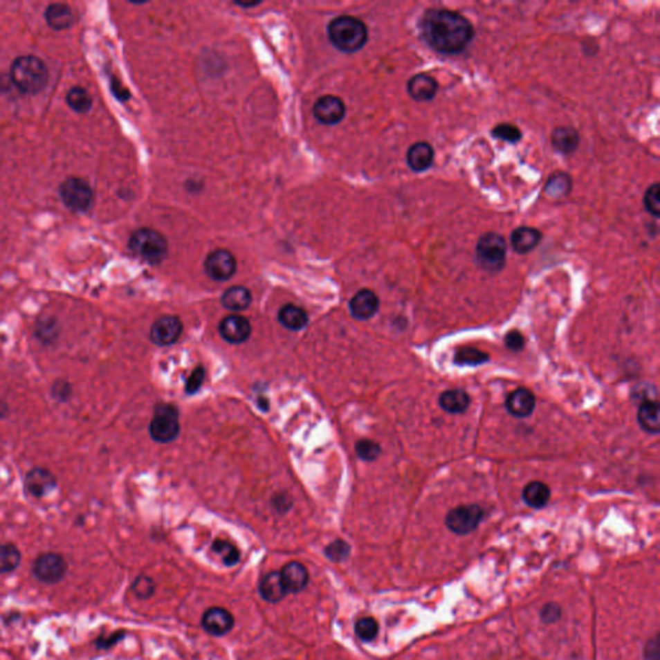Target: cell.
I'll list each match as a JSON object with an SVG mask.
<instances>
[{
	"label": "cell",
	"mask_w": 660,
	"mask_h": 660,
	"mask_svg": "<svg viewBox=\"0 0 660 660\" xmlns=\"http://www.w3.org/2000/svg\"><path fill=\"white\" fill-rule=\"evenodd\" d=\"M378 623L374 618H361L355 624V632L363 641H372L377 637Z\"/></svg>",
	"instance_id": "d590c367"
},
{
	"label": "cell",
	"mask_w": 660,
	"mask_h": 660,
	"mask_svg": "<svg viewBox=\"0 0 660 660\" xmlns=\"http://www.w3.org/2000/svg\"><path fill=\"white\" fill-rule=\"evenodd\" d=\"M421 39L428 47L443 55H459L475 37L471 22L459 12L430 8L418 21Z\"/></svg>",
	"instance_id": "6da1fadb"
},
{
	"label": "cell",
	"mask_w": 660,
	"mask_h": 660,
	"mask_svg": "<svg viewBox=\"0 0 660 660\" xmlns=\"http://www.w3.org/2000/svg\"><path fill=\"white\" fill-rule=\"evenodd\" d=\"M488 360H489V356L485 352H482L480 349H473V347H463V349H458L457 354H455V358H454L455 364H458V365H471V367L484 364Z\"/></svg>",
	"instance_id": "d6a6232c"
},
{
	"label": "cell",
	"mask_w": 660,
	"mask_h": 660,
	"mask_svg": "<svg viewBox=\"0 0 660 660\" xmlns=\"http://www.w3.org/2000/svg\"><path fill=\"white\" fill-rule=\"evenodd\" d=\"M551 142L555 152H560L562 155H571L576 152L580 138H579V133L576 132L574 128L557 127L552 132Z\"/></svg>",
	"instance_id": "7402d4cb"
},
{
	"label": "cell",
	"mask_w": 660,
	"mask_h": 660,
	"mask_svg": "<svg viewBox=\"0 0 660 660\" xmlns=\"http://www.w3.org/2000/svg\"><path fill=\"white\" fill-rule=\"evenodd\" d=\"M279 321L286 329L298 331L307 327L309 318L307 313L301 307L294 304H286L279 311Z\"/></svg>",
	"instance_id": "83f0119b"
},
{
	"label": "cell",
	"mask_w": 660,
	"mask_h": 660,
	"mask_svg": "<svg viewBox=\"0 0 660 660\" xmlns=\"http://www.w3.org/2000/svg\"><path fill=\"white\" fill-rule=\"evenodd\" d=\"M491 136L500 141L508 142V143H517L522 138V132L520 131L519 127L512 125L509 123L498 124L495 128H493Z\"/></svg>",
	"instance_id": "e575fe53"
},
{
	"label": "cell",
	"mask_w": 660,
	"mask_h": 660,
	"mask_svg": "<svg viewBox=\"0 0 660 660\" xmlns=\"http://www.w3.org/2000/svg\"><path fill=\"white\" fill-rule=\"evenodd\" d=\"M540 618H542V622L546 624H553L561 618V607L555 603H549L542 609Z\"/></svg>",
	"instance_id": "b9f144b4"
},
{
	"label": "cell",
	"mask_w": 660,
	"mask_h": 660,
	"mask_svg": "<svg viewBox=\"0 0 660 660\" xmlns=\"http://www.w3.org/2000/svg\"><path fill=\"white\" fill-rule=\"evenodd\" d=\"M132 589L133 594H136L138 598L146 600L152 597L155 592V583L149 576H138L133 583Z\"/></svg>",
	"instance_id": "ab89813d"
},
{
	"label": "cell",
	"mask_w": 660,
	"mask_h": 660,
	"mask_svg": "<svg viewBox=\"0 0 660 660\" xmlns=\"http://www.w3.org/2000/svg\"><path fill=\"white\" fill-rule=\"evenodd\" d=\"M179 431L178 410L169 404L158 406L149 427L152 440L161 443H172L178 437Z\"/></svg>",
	"instance_id": "8992f818"
},
{
	"label": "cell",
	"mask_w": 660,
	"mask_h": 660,
	"mask_svg": "<svg viewBox=\"0 0 660 660\" xmlns=\"http://www.w3.org/2000/svg\"><path fill=\"white\" fill-rule=\"evenodd\" d=\"M124 636H125V633L124 632L113 633V634H111L110 637H104V636H101V637H98V639H97L95 645H97V648H100V649H110V648L113 646L115 643L122 641V640L124 639Z\"/></svg>",
	"instance_id": "bcb514c9"
},
{
	"label": "cell",
	"mask_w": 660,
	"mask_h": 660,
	"mask_svg": "<svg viewBox=\"0 0 660 660\" xmlns=\"http://www.w3.org/2000/svg\"><path fill=\"white\" fill-rule=\"evenodd\" d=\"M434 152L428 142H415L406 154L407 165L416 173L430 169L434 164Z\"/></svg>",
	"instance_id": "ac0fdd59"
},
{
	"label": "cell",
	"mask_w": 660,
	"mask_h": 660,
	"mask_svg": "<svg viewBox=\"0 0 660 660\" xmlns=\"http://www.w3.org/2000/svg\"><path fill=\"white\" fill-rule=\"evenodd\" d=\"M52 394L58 400L65 401L67 397L71 395V387L65 381H58L52 387Z\"/></svg>",
	"instance_id": "f6af8a7d"
},
{
	"label": "cell",
	"mask_w": 660,
	"mask_h": 660,
	"mask_svg": "<svg viewBox=\"0 0 660 660\" xmlns=\"http://www.w3.org/2000/svg\"><path fill=\"white\" fill-rule=\"evenodd\" d=\"M439 403L445 412L450 414H459L468 409L471 398L463 389L457 388V389L445 391L443 394H441Z\"/></svg>",
	"instance_id": "4316f807"
},
{
	"label": "cell",
	"mask_w": 660,
	"mask_h": 660,
	"mask_svg": "<svg viewBox=\"0 0 660 660\" xmlns=\"http://www.w3.org/2000/svg\"><path fill=\"white\" fill-rule=\"evenodd\" d=\"M507 244L503 236L486 232L480 236L476 244V261L488 273H499L506 266Z\"/></svg>",
	"instance_id": "5b68a950"
},
{
	"label": "cell",
	"mask_w": 660,
	"mask_h": 660,
	"mask_svg": "<svg viewBox=\"0 0 660 660\" xmlns=\"http://www.w3.org/2000/svg\"><path fill=\"white\" fill-rule=\"evenodd\" d=\"M221 302L223 307L232 312L244 311L252 302V294L244 286H231L223 293Z\"/></svg>",
	"instance_id": "484cf974"
},
{
	"label": "cell",
	"mask_w": 660,
	"mask_h": 660,
	"mask_svg": "<svg viewBox=\"0 0 660 660\" xmlns=\"http://www.w3.org/2000/svg\"><path fill=\"white\" fill-rule=\"evenodd\" d=\"M67 104L75 113H88L92 109V97L88 91L82 86H74L68 91L66 95Z\"/></svg>",
	"instance_id": "1f68e13d"
},
{
	"label": "cell",
	"mask_w": 660,
	"mask_h": 660,
	"mask_svg": "<svg viewBox=\"0 0 660 660\" xmlns=\"http://www.w3.org/2000/svg\"><path fill=\"white\" fill-rule=\"evenodd\" d=\"M313 116L318 122L325 125H334L346 116V106L340 97L324 95L313 104Z\"/></svg>",
	"instance_id": "7c38bea8"
},
{
	"label": "cell",
	"mask_w": 660,
	"mask_h": 660,
	"mask_svg": "<svg viewBox=\"0 0 660 660\" xmlns=\"http://www.w3.org/2000/svg\"><path fill=\"white\" fill-rule=\"evenodd\" d=\"M645 659L646 660H659L660 659L659 636H655L654 639H651L650 641L646 643V646H645Z\"/></svg>",
	"instance_id": "ee69618b"
},
{
	"label": "cell",
	"mask_w": 660,
	"mask_h": 660,
	"mask_svg": "<svg viewBox=\"0 0 660 660\" xmlns=\"http://www.w3.org/2000/svg\"><path fill=\"white\" fill-rule=\"evenodd\" d=\"M284 587L288 594H298L309 583V571L300 562H289L280 571Z\"/></svg>",
	"instance_id": "44dd1931"
},
{
	"label": "cell",
	"mask_w": 660,
	"mask_h": 660,
	"mask_svg": "<svg viewBox=\"0 0 660 660\" xmlns=\"http://www.w3.org/2000/svg\"><path fill=\"white\" fill-rule=\"evenodd\" d=\"M571 187H573L571 177L564 172H557L552 176H549V178L546 182L544 191L549 198L561 199L569 196Z\"/></svg>",
	"instance_id": "f546056e"
},
{
	"label": "cell",
	"mask_w": 660,
	"mask_h": 660,
	"mask_svg": "<svg viewBox=\"0 0 660 660\" xmlns=\"http://www.w3.org/2000/svg\"><path fill=\"white\" fill-rule=\"evenodd\" d=\"M183 330V325L177 316H163L152 324L150 338L158 346L165 347L176 343Z\"/></svg>",
	"instance_id": "8fae6325"
},
{
	"label": "cell",
	"mask_w": 660,
	"mask_h": 660,
	"mask_svg": "<svg viewBox=\"0 0 660 660\" xmlns=\"http://www.w3.org/2000/svg\"><path fill=\"white\" fill-rule=\"evenodd\" d=\"M204 377H205V372H204V368L203 367H199V368L195 369L191 376H190L187 382H186V394L189 395H194L196 394L200 387L203 386V382H204Z\"/></svg>",
	"instance_id": "60d3db41"
},
{
	"label": "cell",
	"mask_w": 660,
	"mask_h": 660,
	"mask_svg": "<svg viewBox=\"0 0 660 660\" xmlns=\"http://www.w3.org/2000/svg\"><path fill=\"white\" fill-rule=\"evenodd\" d=\"M10 79L21 93L38 95L47 86L49 71L43 59L26 55L17 57L13 61L10 66Z\"/></svg>",
	"instance_id": "7a4b0ae2"
},
{
	"label": "cell",
	"mask_w": 660,
	"mask_h": 660,
	"mask_svg": "<svg viewBox=\"0 0 660 660\" xmlns=\"http://www.w3.org/2000/svg\"><path fill=\"white\" fill-rule=\"evenodd\" d=\"M378 310L379 298L376 293L369 289H363L356 293L349 302V311L356 320H369L377 313Z\"/></svg>",
	"instance_id": "9a60e30c"
},
{
	"label": "cell",
	"mask_w": 660,
	"mask_h": 660,
	"mask_svg": "<svg viewBox=\"0 0 660 660\" xmlns=\"http://www.w3.org/2000/svg\"><path fill=\"white\" fill-rule=\"evenodd\" d=\"M21 552L10 543H0V574L10 573L19 567Z\"/></svg>",
	"instance_id": "4dcf8cb0"
},
{
	"label": "cell",
	"mask_w": 660,
	"mask_h": 660,
	"mask_svg": "<svg viewBox=\"0 0 660 660\" xmlns=\"http://www.w3.org/2000/svg\"><path fill=\"white\" fill-rule=\"evenodd\" d=\"M637 418H639V425H641L643 431L652 434H659V405L657 401L654 400L643 401L641 406L639 407Z\"/></svg>",
	"instance_id": "cb8c5ba5"
},
{
	"label": "cell",
	"mask_w": 660,
	"mask_h": 660,
	"mask_svg": "<svg viewBox=\"0 0 660 660\" xmlns=\"http://www.w3.org/2000/svg\"><path fill=\"white\" fill-rule=\"evenodd\" d=\"M542 232L533 227L521 226L512 231L511 246L519 255H528L542 241Z\"/></svg>",
	"instance_id": "ffe728a7"
},
{
	"label": "cell",
	"mask_w": 660,
	"mask_h": 660,
	"mask_svg": "<svg viewBox=\"0 0 660 660\" xmlns=\"http://www.w3.org/2000/svg\"><path fill=\"white\" fill-rule=\"evenodd\" d=\"M349 552H351V547L349 543L342 539L331 542L329 546L325 548V556L334 562L345 561L349 556Z\"/></svg>",
	"instance_id": "f35d334b"
},
{
	"label": "cell",
	"mask_w": 660,
	"mask_h": 660,
	"mask_svg": "<svg viewBox=\"0 0 660 660\" xmlns=\"http://www.w3.org/2000/svg\"><path fill=\"white\" fill-rule=\"evenodd\" d=\"M204 267L210 279L216 282H227L235 275L237 262L231 252L217 249L208 255Z\"/></svg>",
	"instance_id": "30bf717a"
},
{
	"label": "cell",
	"mask_w": 660,
	"mask_h": 660,
	"mask_svg": "<svg viewBox=\"0 0 660 660\" xmlns=\"http://www.w3.org/2000/svg\"><path fill=\"white\" fill-rule=\"evenodd\" d=\"M203 627L213 636H225L234 628V616L223 607H210L203 615Z\"/></svg>",
	"instance_id": "2e32d148"
},
{
	"label": "cell",
	"mask_w": 660,
	"mask_h": 660,
	"mask_svg": "<svg viewBox=\"0 0 660 660\" xmlns=\"http://www.w3.org/2000/svg\"><path fill=\"white\" fill-rule=\"evenodd\" d=\"M504 343L509 349L520 351V349H524L525 340L519 331H509L508 334L506 336V338H504Z\"/></svg>",
	"instance_id": "7bdbcfd3"
},
{
	"label": "cell",
	"mask_w": 660,
	"mask_h": 660,
	"mask_svg": "<svg viewBox=\"0 0 660 660\" xmlns=\"http://www.w3.org/2000/svg\"><path fill=\"white\" fill-rule=\"evenodd\" d=\"M259 594L267 603H279L288 594L280 573H268L259 583Z\"/></svg>",
	"instance_id": "603a6c76"
},
{
	"label": "cell",
	"mask_w": 660,
	"mask_h": 660,
	"mask_svg": "<svg viewBox=\"0 0 660 660\" xmlns=\"http://www.w3.org/2000/svg\"><path fill=\"white\" fill-rule=\"evenodd\" d=\"M643 205L652 217H660V185L652 183L643 195Z\"/></svg>",
	"instance_id": "8d00e7d4"
},
{
	"label": "cell",
	"mask_w": 660,
	"mask_h": 660,
	"mask_svg": "<svg viewBox=\"0 0 660 660\" xmlns=\"http://www.w3.org/2000/svg\"><path fill=\"white\" fill-rule=\"evenodd\" d=\"M355 450L358 458L367 462L376 461L381 454V446L376 441L372 440H360L355 445Z\"/></svg>",
	"instance_id": "74e56055"
},
{
	"label": "cell",
	"mask_w": 660,
	"mask_h": 660,
	"mask_svg": "<svg viewBox=\"0 0 660 660\" xmlns=\"http://www.w3.org/2000/svg\"><path fill=\"white\" fill-rule=\"evenodd\" d=\"M33 573L40 582L56 585L66 576L67 562L58 553H43L35 560Z\"/></svg>",
	"instance_id": "9c48e42d"
},
{
	"label": "cell",
	"mask_w": 660,
	"mask_h": 660,
	"mask_svg": "<svg viewBox=\"0 0 660 660\" xmlns=\"http://www.w3.org/2000/svg\"><path fill=\"white\" fill-rule=\"evenodd\" d=\"M44 16L47 19L48 25L55 30L71 28L74 22L73 10L67 4H62V3H53L48 6Z\"/></svg>",
	"instance_id": "d4e9b609"
},
{
	"label": "cell",
	"mask_w": 660,
	"mask_h": 660,
	"mask_svg": "<svg viewBox=\"0 0 660 660\" xmlns=\"http://www.w3.org/2000/svg\"><path fill=\"white\" fill-rule=\"evenodd\" d=\"M212 549L221 556L223 564L226 566H234L239 562L240 560V552L239 549L230 542H226V540H221L218 539L213 546H212Z\"/></svg>",
	"instance_id": "836d02e7"
},
{
	"label": "cell",
	"mask_w": 660,
	"mask_h": 660,
	"mask_svg": "<svg viewBox=\"0 0 660 660\" xmlns=\"http://www.w3.org/2000/svg\"><path fill=\"white\" fill-rule=\"evenodd\" d=\"M219 334L231 345H241L249 340L252 325L244 316L230 315L219 322Z\"/></svg>",
	"instance_id": "4fadbf2b"
},
{
	"label": "cell",
	"mask_w": 660,
	"mask_h": 660,
	"mask_svg": "<svg viewBox=\"0 0 660 660\" xmlns=\"http://www.w3.org/2000/svg\"><path fill=\"white\" fill-rule=\"evenodd\" d=\"M439 83L434 76L428 74H416L407 82V93L416 102H428L437 95Z\"/></svg>",
	"instance_id": "e0dca14e"
},
{
	"label": "cell",
	"mask_w": 660,
	"mask_h": 660,
	"mask_svg": "<svg viewBox=\"0 0 660 660\" xmlns=\"http://www.w3.org/2000/svg\"><path fill=\"white\" fill-rule=\"evenodd\" d=\"M129 249L145 262L159 264L168 253V241L156 230L140 228L131 236Z\"/></svg>",
	"instance_id": "277c9868"
},
{
	"label": "cell",
	"mask_w": 660,
	"mask_h": 660,
	"mask_svg": "<svg viewBox=\"0 0 660 660\" xmlns=\"http://www.w3.org/2000/svg\"><path fill=\"white\" fill-rule=\"evenodd\" d=\"M551 498V491L544 482H533L522 491V499L531 508H543Z\"/></svg>",
	"instance_id": "f1b7e54d"
},
{
	"label": "cell",
	"mask_w": 660,
	"mask_h": 660,
	"mask_svg": "<svg viewBox=\"0 0 660 660\" xmlns=\"http://www.w3.org/2000/svg\"><path fill=\"white\" fill-rule=\"evenodd\" d=\"M484 519V509L477 504L459 506L452 509L445 519V524L450 531L458 535L470 534L476 530Z\"/></svg>",
	"instance_id": "ba28073f"
},
{
	"label": "cell",
	"mask_w": 660,
	"mask_h": 660,
	"mask_svg": "<svg viewBox=\"0 0 660 660\" xmlns=\"http://www.w3.org/2000/svg\"><path fill=\"white\" fill-rule=\"evenodd\" d=\"M328 37L337 49L346 53H354L367 44L368 28L356 17L340 16L330 21Z\"/></svg>",
	"instance_id": "3957f363"
},
{
	"label": "cell",
	"mask_w": 660,
	"mask_h": 660,
	"mask_svg": "<svg viewBox=\"0 0 660 660\" xmlns=\"http://www.w3.org/2000/svg\"><path fill=\"white\" fill-rule=\"evenodd\" d=\"M57 480L55 475L47 468H33L25 477V489L31 497L42 498L55 491Z\"/></svg>",
	"instance_id": "5bb4252c"
},
{
	"label": "cell",
	"mask_w": 660,
	"mask_h": 660,
	"mask_svg": "<svg viewBox=\"0 0 660 660\" xmlns=\"http://www.w3.org/2000/svg\"><path fill=\"white\" fill-rule=\"evenodd\" d=\"M59 195L73 212H85L93 203V190L86 181L77 177L67 178L59 187Z\"/></svg>",
	"instance_id": "52a82bcc"
},
{
	"label": "cell",
	"mask_w": 660,
	"mask_h": 660,
	"mask_svg": "<svg viewBox=\"0 0 660 660\" xmlns=\"http://www.w3.org/2000/svg\"><path fill=\"white\" fill-rule=\"evenodd\" d=\"M506 407L509 414L516 418H526L534 412L535 396L526 388H517L509 394Z\"/></svg>",
	"instance_id": "d6986e66"
}]
</instances>
